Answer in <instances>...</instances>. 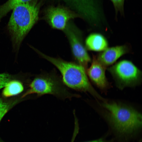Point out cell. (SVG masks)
Returning a JSON list of instances; mask_svg holds the SVG:
<instances>
[{
	"label": "cell",
	"instance_id": "1",
	"mask_svg": "<svg viewBox=\"0 0 142 142\" xmlns=\"http://www.w3.org/2000/svg\"><path fill=\"white\" fill-rule=\"evenodd\" d=\"M40 3L39 0H31L12 10L7 27L15 50H18L24 38L38 20Z\"/></svg>",
	"mask_w": 142,
	"mask_h": 142
},
{
	"label": "cell",
	"instance_id": "2",
	"mask_svg": "<svg viewBox=\"0 0 142 142\" xmlns=\"http://www.w3.org/2000/svg\"><path fill=\"white\" fill-rule=\"evenodd\" d=\"M35 50L58 69L62 75L63 83L67 86L77 91L89 93L96 98L103 101L105 100L91 85L88 78L87 70L82 66L50 57L37 49Z\"/></svg>",
	"mask_w": 142,
	"mask_h": 142
},
{
	"label": "cell",
	"instance_id": "3",
	"mask_svg": "<svg viewBox=\"0 0 142 142\" xmlns=\"http://www.w3.org/2000/svg\"><path fill=\"white\" fill-rule=\"evenodd\" d=\"M102 106L108 111V117L115 129L123 134H131L142 125L141 114L133 108L115 102H104Z\"/></svg>",
	"mask_w": 142,
	"mask_h": 142
},
{
	"label": "cell",
	"instance_id": "4",
	"mask_svg": "<svg viewBox=\"0 0 142 142\" xmlns=\"http://www.w3.org/2000/svg\"><path fill=\"white\" fill-rule=\"evenodd\" d=\"M63 83L56 77L50 75L37 77L31 82L29 89L22 97L32 94H36L38 96L50 94L63 99L79 97L78 94L69 92Z\"/></svg>",
	"mask_w": 142,
	"mask_h": 142
},
{
	"label": "cell",
	"instance_id": "5",
	"mask_svg": "<svg viewBox=\"0 0 142 142\" xmlns=\"http://www.w3.org/2000/svg\"><path fill=\"white\" fill-rule=\"evenodd\" d=\"M92 26H100L105 16L98 0H62Z\"/></svg>",
	"mask_w": 142,
	"mask_h": 142
},
{
	"label": "cell",
	"instance_id": "6",
	"mask_svg": "<svg viewBox=\"0 0 142 142\" xmlns=\"http://www.w3.org/2000/svg\"><path fill=\"white\" fill-rule=\"evenodd\" d=\"M108 69L119 86L122 88L137 84L141 75V72L137 67L126 60L119 61Z\"/></svg>",
	"mask_w": 142,
	"mask_h": 142
},
{
	"label": "cell",
	"instance_id": "7",
	"mask_svg": "<svg viewBox=\"0 0 142 142\" xmlns=\"http://www.w3.org/2000/svg\"><path fill=\"white\" fill-rule=\"evenodd\" d=\"M69 40L73 54L79 64L87 70L91 58L84 45L81 33L70 21L64 30Z\"/></svg>",
	"mask_w": 142,
	"mask_h": 142
},
{
	"label": "cell",
	"instance_id": "8",
	"mask_svg": "<svg viewBox=\"0 0 142 142\" xmlns=\"http://www.w3.org/2000/svg\"><path fill=\"white\" fill-rule=\"evenodd\" d=\"M44 18L53 28L64 30L70 21L80 17L77 13L66 7L50 6L45 9Z\"/></svg>",
	"mask_w": 142,
	"mask_h": 142
},
{
	"label": "cell",
	"instance_id": "9",
	"mask_svg": "<svg viewBox=\"0 0 142 142\" xmlns=\"http://www.w3.org/2000/svg\"><path fill=\"white\" fill-rule=\"evenodd\" d=\"M106 67L98 60L96 57L93 56L91 66L87 70L90 79L102 90L106 89L109 86L105 75Z\"/></svg>",
	"mask_w": 142,
	"mask_h": 142
},
{
	"label": "cell",
	"instance_id": "10",
	"mask_svg": "<svg viewBox=\"0 0 142 142\" xmlns=\"http://www.w3.org/2000/svg\"><path fill=\"white\" fill-rule=\"evenodd\" d=\"M128 51V48L125 45L107 48L99 53L96 58L101 64L106 67L113 64Z\"/></svg>",
	"mask_w": 142,
	"mask_h": 142
},
{
	"label": "cell",
	"instance_id": "11",
	"mask_svg": "<svg viewBox=\"0 0 142 142\" xmlns=\"http://www.w3.org/2000/svg\"><path fill=\"white\" fill-rule=\"evenodd\" d=\"M85 44L88 49L97 52L105 50L108 48V44L104 36L97 33L90 34L86 39Z\"/></svg>",
	"mask_w": 142,
	"mask_h": 142
},
{
	"label": "cell",
	"instance_id": "12",
	"mask_svg": "<svg viewBox=\"0 0 142 142\" xmlns=\"http://www.w3.org/2000/svg\"><path fill=\"white\" fill-rule=\"evenodd\" d=\"M4 88L2 94L6 97L18 94L22 92L24 89L21 83L17 80H10Z\"/></svg>",
	"mask_w": 142,
	"mask_h": 142
},
{
	"label": "cell",
	"instance_id": "13",
	"mask_svg": "<svg viewBox=\"0 0 142 142\" xmlns=\"http://www.w3.org/2000/svg\"><path fill=\"white\" fill-rule=\"evenodd\" d=\"M31 0H8L0 5V21L1 19L17 6Z\"/></svg>",
	"mask_w": 142,
	"mask_h": 142
},
{
	"label": "cell",
	"instance_id": "14",
	"mask_svg": "<svg viewBox=\"0 0 142 142\" xmlns=\"http://www.w3.org/2000/svg\"><path fill=\"white\" fill-rule=\"evenodd\" d=\"M114 6L115 17H117L118 13L121 16L124 15V4L125 0H110Z\"/></svg>",
	"mask_w": 142,
	"mask_h": 142
},
{
	"label": "cell",
	"instance_id": "15",
	"mask_svg": "<svg viewBox=\"0 0 142 142\" xmlns=\"http://www.w3.org/2000/svg\"><path fill=\"white\" fill-rule=\"evenodd\" d=\"M10 104L0 98V122L4 115L9 109Z\"/></svg>",
	"mask_w": 142,
	"mask_h": 142
},
{
	"label": "cell",
	"instance_id": "16",
	"mask_svg": "<svg viewBox=\"0 0 142 142\" xmlns=\"http://www.w3.org/2000/svg\"><path fill=\"white\" fill-rule=\"evenodd\" d=\"M11 78V76L8 74H0V90L10 80Z\"/></svg>",
	"mask_w": 142,
	"mask_h": 142
},
{
	"label": "cell",
	"instance_id": "17",
	"mask_svg": "<svg viewBox=\"0 0 142 142\" xmlns=\"http://www.w3.org/2000/svg\"><path fill=\"white\" fill-rule=\"evenodd\" d=\"M85 142H105L103 139H100L93 141Z\"/></svg>",
	"mask_w": 142,
	"mask_h": 142
}]
</instances>
